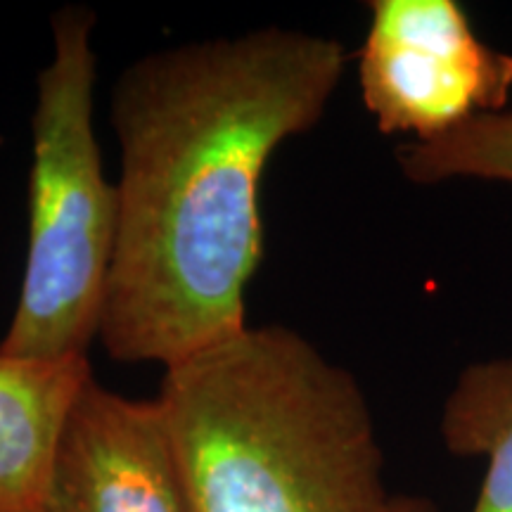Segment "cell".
Wrapping results in <instances>:
<instances>
[{"label":"cell","instance_id":"obj_5","mask_svg":"<svg viewBox=\"0 0 512 512\" xmlns=\"http://www.w3.org/2000/svg\"><path fill=\"white\" fill-rule=\"evenodd\" d=\"M41 512H192L157 399L88 380L76 401Z\"/></svg>","mask_w":512,"mask_h":512},{"label":"cell","instance_id":"obj_2","mask_svg":"<svg viewBox=\"0 0 512 512\" xmlns=\"http://www.w3.org/2000/svg\"><path fill=\"white\" fill-rule=\"evenodd\" d=\"M162 408L192 512H408L384 482L361 384L285 325L166 368Z\"/></svg>","mask_w":512,"mask_h":512},{"label":"cell","instance_id":"obj_6","mask_svg":"<svg viewBox=\"0 0 512 512\" xmlns=\"http://www.w3.org/2000/svg\"><path fill=\"white\" fill-rule=\"evenodd\" d=\"M93 377L88 356L0 354V512H41L64 427Z\"/></svg>","mask_w":512,"mask_h":512},{"label":"cell","instance_id":"obj_7","mask_svg":"<svg viewBox=\"0 0 512 512\" xmlns=\"http://www.w3.org/2000/svg\"><path fill=\"white\" fill-rule=\"evenodd\" d=\"M441 437L453 456L484 458L486 472L472 512H512V356L467 366L446 396ZM408 512H434L411 498Z\"/></svg>","mask_w":512,"mask_h":512},{"label":"cell","instance_id":"obj_3","mask_svg":"<svg viewBox=\"0 0 512 512\" xmlns=\"http://www.w3.org/2000/svg\"><path fill=\"white\" fill-rule=\"evenodd\" d=\"M95 24L83 5H64L50 19L53 55L38 74L31 114L27 261L0 339L5 356H88L100 337L119 195L95 133Z\"/></svg>","mask_w":512,"mask_h":512},{"label":"cell","instance_id":"obj_8","mask_svg":"<svg viewBox=\"0 0 512 512\" xmlns=\"http://www.w3.org/2000/svg\"><path fill=\"white\" fill-rule=\"evenodd\" d=\"M401 174L415 185L489 181L512 185V107L465 121L444 136L396 147Z\"/></svg>","mask_w":512,"mask_h":512},{"label":"cell","instance_id":"obj_1","mask_svg":"<svg viewBox=\"0 0 512 512\" xmlns=\"http://www.w3.org/2000/svg\"><path fill=\"white\" fill-rule=\"evenodd\" d=\"M347 62L337 38L264 27L152 50L119 74V230L98 337L114 361L166 370L247 328L261 178L318 126Z\"/></svg>","mask_w":512,"mask_h":512},{"label":"cell","instance_id":"obj_4","mask_svg":"<svg viewBox=\"0 0 512 512\" xmlns=\"http://www.w3.org/2000/svg\"><path fill=\"white\" fill-rule=\"evenodd\" d=\"M358 53L363 105L384 136L422 143L508 110L512 55L484 43L456 0H373Z\"/></svg>","mask_w":512,"mask_h":512}]
</instances>
